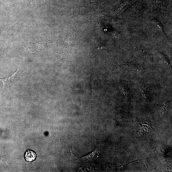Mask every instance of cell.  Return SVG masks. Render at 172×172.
I'll return each mask as SVG.
<instances>
[{
	"mask_svg": "<svg viewBox=\"0 0 172 172\" xmlns=\"http://www.w3.org/2000/svg\"><path fill=\"white\" fill-rule=\"evenodd\" d=\"M98 155V150L96 149L95 151L91 152L90 154L83 157L80 158L82 160L88 161L92 160L97 158Z\"/></svg>",
	"mask_w": 172,
	"mask_h": 172,
	"instance_id": "3957f363",
	"label": "cell"
},
{
	"mask_svg": "<svg viewBox=\"0 0 172 172\" xmlns=\"http://www.w3.org/2000/svg\"><path fill=\"white\" fill-rule=\"evenodd\" d=\"M119 88L122 94L124 95L125 98H127L128 96V93L127 90L123 87H119Z\"/></svg>",
	"mask_w": 172,
	"mask_h": 172,
	"instance_id": "8992f818",
	"label": "cell"
},
{
	"mask_svg": "<svg viewBox=\"0 0 172 172\" xmlns=\"http://www.w3.org/2000/svg\"><path fill=\"white\" fill-rule=\"evenodd\" d=\"M152 22L154 23L155 26L158 27L162 33H164V35L165 34L163 26L160 21L155 20H153Z\"/></svg>",
	"mask_w": 172,
	"mask_h": 172,
	"instance_id": "277c9868",
	"label": "cell"
},
{
	"mask_svg": "<svg viewBox=\"0 0 172 172\" xmlns=\"http://www.w3.org/2000/svg\"><path fill=\"white\" fill-rule=\"evenodd\" d=\"M20 69V67L18 68V69L13 74L6 77L5 78H0V80L2 82L3 89L5 88H9L11 87L14 82L16 81L18 72Z\"/></svg>",
	"mask_w": 172,
	"mask_h": 172,
	"instance_id": "6da1fadb",
	"label": "cell"
},
{
	"mask_svg": "<svg viewBox=\"0 0 172 172\" xmlns=\"http://www.w3.org/2000/svg\"><path fill=\"white\" fill-rule=\"evenodd\" d=\"M25 158L27 162H32L34 160L36 157L35 152L31 150L27 151L25 154Z\"/></svg>",
	"mask_w": 172,
	"mask_h": 172,
	"instance_id": "7a4b0ae2",
	"label": "cell"
},
{
	"mask_svg": "<svg viewBox=\"0 0 172 172\" xmlns=\"http://www.w3.org/2000/svg\"><path fill=\"white\" fill-rule=\"evenodd\" d=\"M160 56L161 57L162 59L164 62L166 63L168 66L169 65L170 62L169 61L168 58L166 57L165 55L164 54H161Z\"/></svg>",
	"mask_w": 172,
	"mask_h": 172,
	"instance_id": "52a82bcc",
	"label": "cell"
},
{
	"mask_svg": "<svg viewBox=\"0 0 172 172\" xmlns=\"http://www.w3.org/2000/svg\"><path fill=\"white\" fill-rule=\"evenodd\" d=\"M131 2H129V1H126L122 3L119 8H118V10H116L115 12V14H117L119 13L120 12L122 9H123L128 4L130 3Z\"/></svg>",
	"mask_w": 172,
	"mask_h": 172,
	"instance_id": "5b68a950",
	"label": "cell"
}]
</instances>
